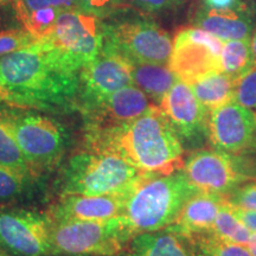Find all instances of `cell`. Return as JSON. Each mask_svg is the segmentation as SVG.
Wrapping results in <instances>:
<instances>
[{
	"mask_svg": "<svg viewBox=\"0 0 256 256\" xmlns=\"http://www.w3.org/2000/svg\"><path fill=\"white\" fill-rule=\"evenodd\" d=\"M0 83L20 108L66 113L80 107V72L46 40L0 57Z\"/></svg>",
	"mask_w": 256,
	"mask_h": 256,
	"instance_id": "cell-1",
	"label": "cell"
},
{
	"mask_svg": "<svg viewBox=\"0 0 256 256\" xmlns=\"http://www.w3.org/2000/svg\"><path fill=\"white\" fill-rule=\"evenodd\" d=\"M224 42L200 28L179 31L174 40L168 66L176 76L188 84L222 72Z\"/></svg>",
	"mask_w": 256,
	"mask_h": 256,
	"instance_id": "cell-9",
	"label": "cell"
},
{
	"mask_svg": "<svg viewBox=\"0 0 256 256\" xmlns=\"http://www.w3.org/2000/svg\"><path fill=\"white\" fill-rule=\"evenodd\" d=\"M166 116L183 142H196L206 136L209 112L194 95L191 86L180 80L174 83L160 102Z\"/></svg>",
	"mask_w": 256,
	"mask_h": 256,
	"instance_id": "cell-14",
	"label": "cell"
},
{
	"mask_svg": "<svg viewBox=\"0 0 256 256\" xmlns=\"http://www.w3.org/2000/svg\"><path fill=\"white\" fill-rule=\"evenodd\" d=\"M46 40L74 69L81 70L98 58L104 49V25L101 18L78 8L58 16L54 31Z\"/></svg>",
	"mask_w": 256,
	"mask_h": 256,
	"instance_id": "cell-7",
	"label": "cell"
},
{
	"mask_svg": "<svg viewBox=\"0 0 256 256\" xmlns=\"http://www.w3.org/2000/svg\"><path fill=\"white\" fill-rule=\"evenodd\" d=\"M150 98L136 84L127 86L113 92L107 100L87 113L95 126L102 128L127 122L142 115L152 107Z\"/></svg>",
	"mask_w": 256,
	"mask_h": 256,
	"instance_id": "cell-16",
	"label": "cell"
},
{
	"mask_svg": "<svg viewBox=\"0 0 256 256\" xmlns=\"http://www.w3.org/2000/svg\"><path fill=\"white\" fill-rule=\"evenodd\" d=\"M211 8H232L238 4V0H206Z\"/></svg>",
	"mask_w": 256,
	"mask_h": 256,
	"instance_id": "cell-34",
	"label": "cell"
},
{
	"mask_svg": "<svg viewBox=\"0 0 256 256\" xmlns=\"http://www.w3.org/2000/svg\"><path fill=\"white\" fill-rule=\"evenodd\" d=\"M40 177L0 164V204L12 203L32 192Z\"/></svg>",
	"mask_w": 256,
	"mask_h": 256,
	"instance_id": "cell-25",
	"label": "cell"
},
{
	"mask_svg": "<svg viewBox=\"0 0 256 256\" xmlns=\"http://www.w3.org/2000/svg\"><path fill=\"white\" fill-rule=\"evenodd\" d=\"M247 248H248L249 252L252 254V256H256V232L252 234L250 240H249Z\"/></svg>",
	"mask_w": 256,
	"mask_h": 256,
	"instance_id": "cell-36",
	"label": "cell"
},
{
	"mask_svg": "<svg viewBox=\"0 0 256 256\" xmlns=\"http://www.w3.org/2000/svg\"><path fill=\"white\" fill-rule=\"evenodd\" d=\"M10 2H14V0H10Z\"/></svg>",
	"mask_w": 256,
	"mask_h": 256,
	"instance_id": "cell-41",
	"label": "cell"
},
{
	"mask_svg": "<svg viewBox=\"0 0 256 256\" xmlns=\"http://www.w3.org/2000/svg\"><path fill=\"white\" fill-rule=\"evenodd\" d=\"M222 72L238 80L255 66L250 38L224 42L222 55Z\"/></svg>",
	"mask_w": 256,
	"mask_h": 256,
	"instance_id": "cell-24",
	"label": "cell"
},
{
	"mask_svg": "<svg viewBox=\"0 0 256 256\" xmlns=\"http://www.w3.org/2000/svg\"><path fill=\"white\" fill-rule=\"evenodd\" d=\"M127 256H191L186 243L168 228L136 234L128 243Z\"/></svg>",
	"mask_w": 256,
	"mask_h": 256,
	"instance_id": "cell-19",
	"label": "cell"
},
{
	"mask_svg": "<svg viewBox=\"0 0 256 256\" xmlns=\"http://www.w3.org/2000/svg\"><path fill=\"white\" fill-rule=\"evenodd\" d=\"M226 200L223 194L200 191L186 202L178 218L168 228L183 238L210 232Z\"/></svg>",
	"mask_w": 256,
	"mask_h": 256,
	"instance_id": "cell-17",
	"label": "cell"
},
{
	"mask_svg": "<svg viewBox=\"0 0 256 256\" xmlns=\"http://www.w3.org/2000/svg\"><path fill=\"white\" fill-rule=\"evenodd\" d=\"M0 164L8 166L24 174L40 177L36 174L26 156H24L20 146L16 139V136L6 120L5 115L0 110Z\"/></svg>",
	"mask_w": 256,
	"mask_h": 256,
	"instance_id": "cell-23",
	"label": "cell"
},
{
	"mask_svg": "<svg viewBox=\"0 0 256 256\" xmlns=\"http://www.w3.org/2000/svg\"><path fill=\"white\" fill-rule=\"evenodd\" d=\"M133 236L124 215L107 220H52L50 256H120Z\"/></svg>",
	"mask_w": 256,
	"mask_h": 256,
	"instance_id": "cell-6",
	"label": "cell"
},
{
	"mask_svg": "<svg viewBox=\"0 0 256 256\" xmlns=\"http://www.w3.org/2000/svg\"><path fill=\"white\" fill-rule=\"evenodd\" d=\"M0 106H14V107H18L14 96H12L11 92L2 83H0Z\"/></svg>",
	"mask_w": 256,
	"mask_h": 256,
	"instance_id": "cell-35",
	"label": "cell"
},
{
	"mask_svg": "<svg viewBox=\"0 0 256 256\" xmlns=\"http://www.w3.org/2000/svg\"><path fill=\"white\" fill-rule=\"evenodd\" d=\"M102 50L119 54L130 63L168 64L174 40L153 22L130 20L104 25Z\"/></svg>",
	"mask_w": 256,
	"mask_h": 256,
	"instance_id": "cell-8",
	"label": "cell"
},
{
	"mask_svg": "<svg viewBox=\"0 0 256 256\" xmlns=\"http://www.w3.org/2000/svg\"><path fill=\"white\" fill-rule=\"evenodd\" d=\"M121 2L122 0H78L75 8L102 18L119 8Z\"/></svg>",
	"mask_w": 256,
	"mask_h": 256,
	"instance_id": "cell-31",
	"label": "cell"
},
{
	"mask_svg": "<svg viewBox=\"0 0 256 256\" xmlns=\"http://www.w3.org/2000/svg\"><path fill=\"white\" fill-rule=\"evenodd\" d=\"M200 191L184 170L147 176L128 197L124 217L134 236L165 229L178 218L186 202Z\"/></svg>",
	"mask_w": 256,
	"mask_h": 256,
	"instance_id": "cell-3",
	"label": "cell"
},
{
	"mask_svg": "<svg viewBox=\"0 0 256 256\" xmlns=\"http://www.w3.org/2000/svg\"><path fill=\"white\" fill-rule=\"evenodd\" d=\"M132 64L119 54L102 50L80 72L78 106L89 113L119 89L134 84Z\"/></svg>",
	"mask_w": 256,
	"mask_h": 256,
	"instance_id": "cell-12",
	"label": "cell"
},
{
	"mask_svg": "<svg viewBox=\"0 0 256 256\" xmlns=\"http://www.w3.org/2000/svg\"><path fill=\"white\" fill-rule=\"evenodd\" d=\"M37 40L28 30H5L0 31V57L24 49Z\"/></svg>",
	"mask_w": 256,
	"mask_h": 256,
	"instance_id": "cell-29",
	"label": "cell"
},
{
	"mask_svg": "<svg viewBox=\"0 0 256 256\" xmlns=\"http://www.w3.org/2000/svg\"><path fill=\"white\" fill-rule=\"evenodd\" d=\"M0 110L38 176L62 162L70 146V134L62 122L30 108L0 106Z\"/></svg>",
	"mask_w": 256,
	"mask_h": 256,
	"instance_id": "cell-5",
	"label": "cell"
},
{
	"mask_svg": "<svg viewBox=\"0 0 256 256\" xmlns=\"http://www.w3.org/2000/svg\"><path fill=\"white\" fill-rule=\"evenodd\" d=\"M211 232L217 238L226 240V241L238 243V244L247 247L250 240L252 232L238 218V216L232 212V206L228 200H226L220 206V210L214 223Z\"/></svg>",
	"mask_w": 256,
	"mask_h": 256,
	"instance_id": "cell-26",
	"label": "cell"
},
{
	"mask_svg": "<svg viewBox=\"0 0 256 256\" xmlns=\"http://www.w3.org/2000/svg\"><path fill=\"white\" fill-rule=\"evenodd\" d=\"M184 172L198 190L226 196L250 179L238 156L218 150H197L184 160Z\"/></svg>",
	"mask_w": 256,
	"mask_h": 256,
	"instance_id": "cell-11",
	"label": "cell"
},
{
	"mask_svg": "<svg viewBox=\"0 0 256 256\" xmlns=\"http://www.w3.org/2000/svg\"><path fill=\"white\" fill-rule=\"evenodd\" d=\"M197 28L215 34L223 42L249 40L252 31V19L247 8H204L197 14Z\"/></svg>",
	"mask_w": 256,
	"mask_h": 256,
	"instance_id": "cell-18",
	"label": "cell"
},
{
	"mask_svg": "<svg viewBox=\"0 0 256 256\" xmlns=\"http://www.w3.org/2000/svg\"><path fill=\"white\" fill-rule=\"evenodd\" d=\"M252 152H256V136H255V142H254V145L252 147Z\"/></svg>",
	"mask_w": 256,
	"mask_h": 256,
	"instance_id": "cell-40",
	"label": "cell"
},
{
	"mask_svg": "<svg viewBox=\"0 0 256 256\" xmlns=\"http://www.w3.org/2000/svg\"><path fill=\"white\" fill-rule=\"evenodd\" d=\"M235 78L220 72L194 82L191 88L200 104L210 113L235 100Z\"/></svg>",
	"mask_w": 256,
	"mask_h": 256,
	"instance_id": "cell-21",
	"label": "cell"
},
{
	"mask_svg": "<svg viewBox=\"0 0 256 256\" xmlns=\"http://www.w3.org/2000/svg\"><path fill=\"white\" fill-rule=\"evenodd\" d=\"M132 192L106 196H60L49 211L54 222L58 220H107L124 215Z\"/></svg>",
	"mask_w": 256,
	"mask_h": 256,
	"instance_id": "cell-15",
	"label": "cell"
},
{
	"mask_svg": "<svg viewBox=\"0 0 256 256\" xmlns=\"http://www.w3.org/2000/svg\"><path fill=\"white\" fill-rule=\"evenodd\" d=\"M0 256H16V255H12V254H10V252L2 250V249H0Z\"/></svg>",
	"mask_w": 256,
	"mask_h": 256,
	"instance_id": "cell-38",
	"label": "cell"
},
{
	"mask_svg": "<svg viewBox=\"0 0 256 256\" xmlns=\"http://www.w3.org/2000/svg\"><path fill=\"white\" fill-rule=\"evenodd\" d=\"M147 176L151 174L140 172L110 150L90 146L68 160L60 178V196L128 194Z\"/></svg>",
	"mask_w": 256,
	"mask_h": 256,
	"instance_id": "cell-4",
	"label": "cell"
},
{
	"mask_svg": "<svg viewBox=\"0 0 256 256\" xmlns=\"http://www.w3.org/2000/svg\"><path fill=\"white\" fill-rule=\"evenodd\" d=\"M226 200L235 206L256 210V182L238 185L226 194Z\"/></svg>",
	"mask_w": 256,
	"mask_h": 256,
	"instance_id": "cell-30",
	"label": "cell"
},
{
	"mask_svg": "<svg viewBox=\"0 0 256 256\" xmlns=\"http://www.w3.org/2000/svg\"><path fill=\"white\" fill-rule=\"evenodd\" d=\"M230 206H232V212L238 216V218L241 220L252 232H256V210L244 209V208L235 206H232V204H230Z\"/></svg>",
	"mask_w": 256,
	"mask_h": 256,
	"instance_id": "cell-33",
	"label": "cell"
},
{
	"mask_svg": "<svg viewBox=\"0 0 256 256\" xmlns=\"http://www.w3.org/2000/svg\"><path fill=\"white\" fill-rule=\"evenodd\" d=\"M250 46H252V57H254V63L256 66V30L252 36L250 37Z\"/></svg>",
	"mask_w": 256,
	"mask_h": 256,
	"instance_id": "cell-37",
	"label": "cell"
},
{
	"mask_svg": "<svg viewBox=\"0 0 256 256\" xmlns=\"http://www.w3.org/2000/svg\"><path fill=\"white\" fill-rule=\"evenodd\" d=\"M183 240L191 256H252L246 246L226 241L211 232L188 236Z\"/></svg>",
	"mask_w": 256,
	"mask_h": 256,
	"instance_id": "cell-22",
	"label": "cell"
},
{
	"mask_svg": "<svg viewBox=\"0 0 256 256\" xmlns=\"http://www.w3.org/2000/svg\"><path fill=\"white\" fill-rule=\"evenodd\" d=\"M49 212L0 208V249L16 256H50Z\"/></svg>",
	"mask_w": 256,
	"mask_h": 256,
	"instance_id": "cell-10",
	"label": "cell"
},
{
	"mask_svg": "<svg viewBox=\"0 0 256 256\" xmlns=\"http://www.w3.org/2000/svg\"><path fill=\"white\" fill-rule=\"evenodd\" d=\"M78 0H14L16 14L19 20L34 14L58 16L66 10L76 8Z\"/></svg>",
	"mask_w": 256,
	"mask_h": 256,
	"instance_id": "cell-27",
	"label": "cell"
},
{
	"mask_svg": "<svg viewBox=\"0 0 256 256\" xmlns=\"http://www.w3.org/2000/svg\"><path fill=\"white\" fill-rule=\"evenodd\" d=\"M132 64V80L138 88L160 104L164 96L178 81L176 74L172 72L168 64L154 63H130Z\"/></svg>",
	"mask_w": 256,
	"mask_h": 256,
	"instance_id": "cell-20",
	"label": "cell"
},
{
	"mask_svg": "<svg viewBox=\"0 0 256 256\" xmlns=\"http://www.w3.org/2000/svg\"><path fill=\"white\" fill-rule=\"evenodd\" d=\"M184 0H128L130 4L146 12H162L177 8Z\"/></svg>",
	"mask_w": 256,
	"mask_h": 256,
	"instance_id": "cell-32",
	"label": "cell"
},
{
	"mask_svg": "<svg viewBox=\"0 0 256 256\" xmlns=\"http://www.w3.org/2000/svg\"><path fill=\"white\" fill-rule=\"evenodd\" d=\"M90 145L110 150L146 174H168L183 170L180 138L159 106L127 122L92 128Z\"/></svg>",
	"mask_w": 256,
	"mask_h": 256,
	"instance_id": "cell-2",
	"label": "cell"
},
{
	"mask_svg": "<svg viewBox=\"0 0 256 256\" xmlns=\"http://www.w3.org/2000/svg\"><path fill=\"white\" fill-rule=\"evenodd\" d=\"M256 136V113L235 100L209 113L206 136L211 146L234 156L252 151Z\"/></svg>",
	"mask_w": 256,
	"mask_h": 256,
	"instance_id": "cell-13",
	"label": "cell"
},
{
	"mask_svg": "<svg viewBox=\"0 0 256 256\" xmlns=\"http://www.w3.org/2000/svg\"><path fill=\"white\" fill-rule=\"evenodd\" d=\"M8 2H10V0H0V8H2Z\"/></svg>",
	"mask_w": 256,
	"mask_h": 256,
	"instance_id": "cell-39",
	"label": "cell"
},
{
	"mask_svg": "<svg viewBox=\"0 0 256 256\" xmlns=\"http://www.w3.org/2000/svg\"><path fill=\"white\" fill-rule=\"evenodd\" d=\"M235 101L256 113V66L236 80Z\"/></svg>",
	"mask_w": 256,
	"mask_h": 256,
	"instance_id": "cell-28",
	"label": "cell"
}]
</instances>
